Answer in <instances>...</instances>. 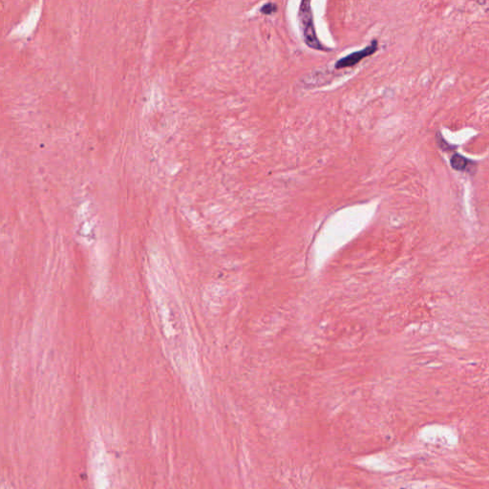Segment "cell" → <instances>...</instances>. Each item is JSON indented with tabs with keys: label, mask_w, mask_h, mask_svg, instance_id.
<instances>
[{
	"label": "cell",
	"mask_w": 489,
	"mask_h": 489,
	"mask_svg": "<svg viewBox=\"0 0 489 489\" xmlns=\"http://www.w3.org/2000/svg\"><path fill=\"white\" fill-rule=\"evenodd\" d=\"M261 13H263L264 15H271L275 13L277 11V6L275 3H273V2H267L266 3L264 6H262L261 8Z\"/></svg>",
	"instance_id": "4"
},
{
	"label": "cell",
	"mask_w": 489,
	"mask_h": 489,
	"mask_svg": "<svg viewBox=\"0 0 489 489\" xmlns=\"http://www.w3.org/2000/svg\"><path fill=\"white\" fill-rule=\"evenodd\" d=\"M377 48H378L377 41L373 40L372 43L367 46L366 48H364L363 50H360L358 52H354L351 55L346 56L343 59L337 61L336 63V68L343 69L347 68V67H351V66L358 64L359 61H362L363 59H365L367 57H370L373 53H375Z\"/></svg>",
	"instance_id": "2"
},
{
	"label": "cell",
	"mask_w": 489,
	"mask_h": 489,
	"mask_svg": "<svg viewBox=\"0 0 489 489\" xmlns=\"http://www.w3.org/2000/svg\"><path fill=\"white\" fill-rule=\"evenodd\" d=\"M468 164H469V160L466 159L465 157H463L461 155H458V154H455L451 159L452 168L456 169V170H458V171L466 170V168L468 167Z\"/></svg>",
	"instance_id": "3"
},
{
	"label": "cell",
	"mask_w": 489,
	"mask_h": 489,
	"mask_svg": "<svg viewBox=\"0 0 489 489\" xmlns=\"http://www.w3.org/2000/svg\"><path fill=\"white\" fill-rule=\"evenodd\" d=\"M298 20L306 44L314 50L324 51L325 47L322 45L316 36L313 21V10L310 1L304 0L300 3L298 10Z\"/></svg>",
	"instance_id": "1"
}]
</instances>
